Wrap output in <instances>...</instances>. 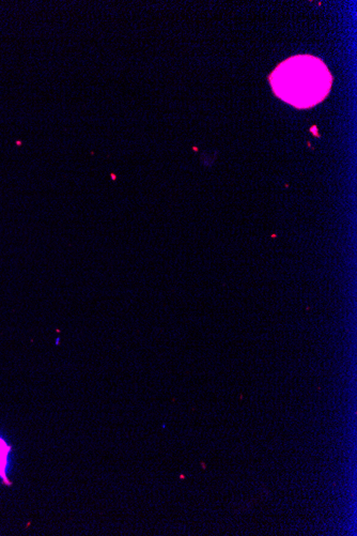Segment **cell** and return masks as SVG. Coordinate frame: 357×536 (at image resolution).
<instances>
[{"instance_id":"cell-1","label":"cell","mask_w":357,"mask_h":536,"mask_svg":"<svg viewBox=\"0 0 357 536\" xmlns=\"http://www.w3.org/2000/svg\"><path fill=\"white\" fill-rule=\"evenodd\" d=\"M269 84L279 99L296 108H310L325 100L333 76L325 63L312 55L290 57L269 75Z\"/></svg>"},{"instance_id":"cell-2","label":"cell","mask_w":357,"mask_h":536,"mask_svg":"<svg viewBox=\"0 0 357 536\" xmlns=\"http://www.w3.org/2000/svg\"><path fill=\"white\" fill-rule=\"evenodd\" d=\"M10 453V447L1 438H0V477L2 478L5 484H9L7 478V466H8V457Z\"/></svg>"}]
</instances>
